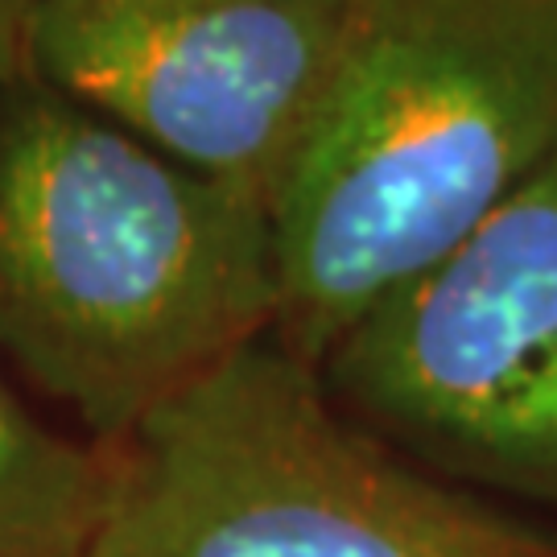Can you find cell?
I'll return each instance as SVG.
<instances>
[{
  "mask_svg": "<svg viewBox=\"0 0 557 557\" xmlns=\"http://www.w3.org/2000/svg\"><path fill=\"white\" fill-rule=\"evenodd\" d=\"M425 475L557 533V158L319 363Z\"/></svg>",
  "mask_w": 557,
  "mask_h": 557,
  "instance_id": "4",
  "label": "cell"
},
{
  "mask_svg": "<svg viewBox=\"0 0 557 557\" xmlns=\"http://www.w3.org/2000/svg\"><path fill=\"white\" fill-rule=\"evenodd\" d=\"M351 0H29V71L269 207Z\"/></svg>",
  "mask_w": 557,
  "mask_h": 557,
  "instance_id": "5",
  "label": "cell"
},
{
  "mask_svg": "<svg viewBox=\"0 0 557 557\" xmlns=\"http://www.w3.org/2000/svg\"><path fill=\"white\" fill-rule=\"evenodd\" d=\"M29 71V0H0V83Z\"/></svg>",
  "mask_w": 557,
  "mask_h": 557,
  "instance_id": "7",
  "label": "cell"
},
{
  "mask_svg": "<svg viewBox=\"0 0 557 557\" xmlns=\"http://www.w3.org/2000/svg\"><path fill=\"white\" fill-rule=\"evenodd\" d=\"M108 458L91 557H557L338 409L273 331L140 418Z\"/></svg>",
  "mask_w": 557,
  "mask_h": 557,
  "instance_id": "3",
  "label": "cell"
},
{
  "mask_svg": "<svg viewBox=\"0 0 557 557\" xmlns=\"http://www.w3.org/2000/svg\"><path fill=\"white\" fill-rule=\"evenodd\" d=\"M108 458L62 434L0 376V557H91Z\"/></svg>",
  "mask_w": 557,
  "mask_h": 557,
  "instance_id": "6",
  "label": "cell"
},
{
  "mask_svg": "<svg viewBox=\"0 0 557 557\" xmlns=\"http://www.w3.org/2000/svg\"><path fill=\"white\" fill-rule=\"evenodd\" d=\"M557 158V0H351L269 199L273 335L319 368Z\"/></svg>",
  "mask_w": 557,
  "mask_h": 557,
  "instance_id": "2",
  "label": "cell"
},
{
  "mask_svg": "<svg viewBox=\"0 0 557 557\" xmlns=\"http://www.w3.org/2000/svg\"><path fill=\"white\" fill-rule=\"evenodd\" d=\"M277 322L269 207L34 71L0 83V359L91 446Z\"/></svg>",
  "mask_w": 557,
  "mask_h": 557,
  "instance_id": "1",
  "label": "cell"
}]
</instances>
